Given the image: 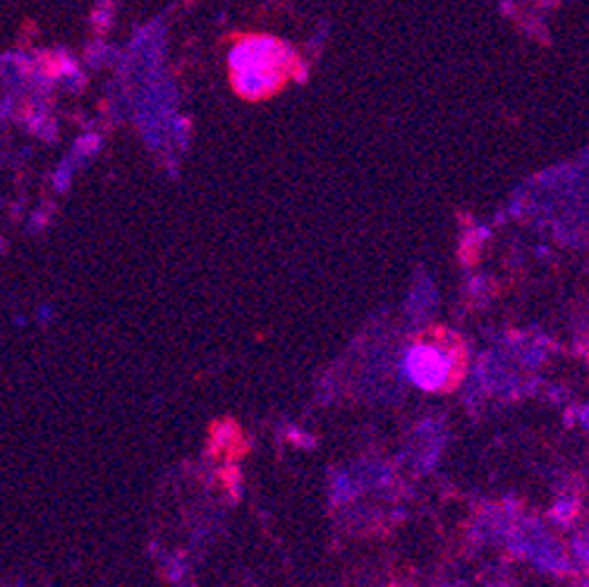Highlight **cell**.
<instances>
[{"label": "cell", "instance_id": "2", "mask_svg": "<svg viewBox=\"0 0 589 587\" xmlns=\"http://www.w3.org/2000/svg\"><path fill=\"white\" fill-rule=\"evenodd\" d=\"M285 46L269 36H257L237 43L230 53L235 89L249 99L274 91L285 74Z\"/></svg>", "mask_w": 589, "mask_h": 587}, {"label": "cell", "instance_id": "1", "mask_svg": "<svg viewBox=\"0 0 589 587\" xmlns=\"http://www.w3.org/2000/svg\"><path fill=\"white\" fill-rule=\"evenodd\" d=\"M410 379L429 393H451L467 371V348L458 333L434 326L415 338L405 357Z\"/></svg>", "mask_w": 589, "mask_h": 587}]
</instances>
